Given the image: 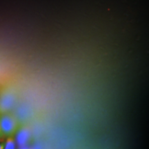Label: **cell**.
I'll return each instance as SVG.
<instances>
[{
	"instance_id": "1",
	"label": "cell",
	"mask_w": 149,
	"mask_h": 149,
	"mask_svg": "<svg viewBox=\"0 0 149 149\" xmlns=\"http://www.w3.org/2000/svg\"><path fill=\"white\" fill-rule=\"evenodd\" d=\"M19 128L17 117L11 112L0 115V131L2 138L15 136Z\"/></svg>"
},
{
	"instance_id": "2",
	"label": "cell",
	"mask_w": 149,
	"mask_h": 149,
	"mask_svg": "<svg viewBox=\"0 0 149 149\" xmlns=\"http://www.w3.org/2000/svg\"><path fill=\"white\" fill-rule=\"evenodd\" d=\"M17 102V93L14 88L5 86L0 89V115L10 113Z\"/></svg>"
},
{
	"instance_id": "3",
	"label": "cell",
	"mask_w": 149,
	"mask_h": 149,
	"mask_svg": "<svg viewBox=\"0 0 149 149\" xmlns=\"http://www.w3.org/2000/svg\"><path fill=\"white\" fill-rule=\"evenodd\" d=\"M16 143L19 146H24L29 141L31 136V129L27 126H20L16 134Z\"/></svg>"
},
{
	"instance_id": "4",
	"label": "cell",
	"mask_w": 149,
	"mask_h": 149,
	"mask_svg": "<svg viewBox=\"0 0 149 149\" xmlns=\"http://www.w3.org/2000/svg\"><path fill=\"white\" fill-rule=\"evenodd\" d=\"M3 149H16V141L15 136H10L5 138Z\"/></svg>"
},
{
	"instance_id": "5",
	"label": "cell",
	"mask_w": 149,
	"mask_h": 149,
	"mask_svg": "<svg viewBox=\"0 0 149 149\" xmlns=\"http://www.w3.org/2000/svg\"><path fill=\"white\" fill-rule=\"evenodd\" d=\"M5 144V138L0 139V149H3Z\"/></svg>"
},
{
	"instance_id": "6",
	"label": "cell",
	"mask_w": 149,
	"mask_h": 149,
	"mask_svg": "<svg viewBox=\"0 0 149 149\" xmlns=\"http://www.w3.org/2000/svg\"><path fill=\"white\" fill-rule=\"evenodd\" d=\"M0 139H3L2 137H1V131H0Z\"/></svg>"
},
{
	"instance_id": "7",
	"label": "cell",
	"mask_w": 149,
	"mask_h": 149,
	"mask_svg": "<svg viewBox=\"0 0 149 149\" xmlns=\"http://www.w3.org/2000/svg\"></svg>"
}]
</instances>
